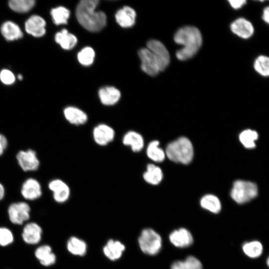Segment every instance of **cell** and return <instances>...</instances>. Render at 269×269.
<instances>
[{
	"mask_svg": "<svg viewBox=\"0 0 269 269\" xmlns=\"http://www.w3.org/2000/svg\"><path fill=\"white\" fill-rule=\"evenodd\" d=\"M98 0H82L78 4L76 16L79 23L91 32H98L106 25L107 17L102 11H95Z\"/></svg>",
	"mask_w": 269,
	"mask_h": 269,
	"instance_id": "6da1fadb",
	"label": "cell"
},
{
	"mask_svg": "<svg viewBox=\"0 0 269 269\" xmlns=\"http://www.w3.org/2000/svg\"><path fill=\"white\" fill-rule=\"evenodd\" d=\"M174 41L183 46L176 56L180 60H186L193 57L198 51L202 42L201 34L198 28L186 26L179 29L174 36Z\"/></svg>",
	"mask_w": 269,
	"mask_h": 269,
	"instance_id": "7a4b0ae2",
	"label": "cell"
},
{
	"mask_svg": "<svg viewBox=\"0 0 269 269\" xmlns=\"http://www.w3.org/2000/svg\"><path fill=\"white\" fill-rule=\"evenodd\" d=\"M165 154L172 161L188 164L193 156L192 144L187 138L179 137L167 145Z\"/></svg>",
	"mask_w": 269,
	"mask_h": 269,
	"instance_id": "3957f363",
	"label": "cell"
},
{
	"mask_svg": "<svg viewBox=\"0 0 269 269\" xmlns=\"http://www.w3.org/2000/svg\"><path fill=\"white\" fill-rule=\"evenodd\" d=\"M141 251L148 255L158 254L162 247V239L156 231L150 228L143 229L138 239Z\"/></svg>",
	"mask_w": 269,
	"mask_h": 269,
	"instance_id": "277c9868",
	"label": "cell"
},
{
	"mask_svg": "<svg viewBox=\"0 0 269 269\" xmlns=\"http://www.w3.org/2000/svg\"><path fill=\"white\" fill-rule=\"evenodd\" d=\"M258 193V187L255 183L239 180L233 184L231 196L237 203L243 204L255 198Z\"/></svg>",
	"mask_w": 269,
	"mask_h": 269,
	"instance_id": "5b68a950",
	"label": "cell"
},
{
	"mask_svg": "<svg viewBox=\"0 0 269 269\" xmlns=\"http://www.w3.org/2000/svg\"><path fill=\"white\" fill-rule=\"evenodd\" d=\"M30 208L24 202L12 203L8 208V215L10 222L15 225H21L30 218Z\"/></svg>",
	"mask_w": 269,
	"mask_h": 269,
	"instance_id": "8992f818",
	"label": "cell"
},
{
	"mask_svg": "<svg viewBox=\"0 0 269 269\" xmlns=\"http://www.w3.org/2000/svg\"><path fill=\"white\" fill-rule=\"evenodd\" d=\"M138 54L141 61V68L144 72L153 76L160 71L156 57L147 48L140 49Z\"/></svg>",
	"mask_w": 269,
	"mask_h": 269,
	"instance_id": "52a82bcc",
	"label": "cell"
},
{
	"mask_svg": "<svg viewBox=\"0 0 269 269\" xmlns=\"http://www.w3.org/2000/svg\"><path fill=\"white\" fill-rule=\"evenodd\" d=\"M147 48L156 57L160 71L164 70L170 61L169 54L164 44L157 40H150L147 43Z\"/></svg>",
	"mask_w": 269,
	"mask_h": 269,
	"instance_id": "ba28073f",
	"label": "cell"
},
{
	"mask_svg": "<svg viewBox=\"0 0 269 269\" xmlns=\"http://www.w3.org/2000/svg\"><path fill=\"white\" fill-rule=\"evenodd\" d=\"M115 136L114 130L105 124H100L93 130V137L95 142L100 146H105L111 143Z\"/></svg>",
	"mask_w": 269,
	"mask_h": 269,
	"instance_id": "9c48e42d",
	"label": "cell"
},
{
	"mask_svg": "<svg viewBox=\"0 0 269 269\" xmlns=\"http://www.w3.org/2000/svg\"><path fill=\"white\" fill-rule=\"evenodd\" d=\"M16 159L20 167L25 171H34L39 167V161L36 152L32 149L19 151Z\"/></svg>",
	"mask_w": 269,
	"mask_h": 269,
	"instance_id": "30bf717a",
	"label": "cell"
},
{
	"mask_svg": "<svg viewBox=\"0 0 269 269\" xmlns=\"http://www.w3.org/2000/svg\"><path fill=\"white\" fill-rule=\"evenodd\" d=\"M48 188L53 192V199L56 202L63 203L68 200L70 189L68 184L62 180H52L48 184Z\"/></svg>",
	"mask_w": 269,
	"mask_h": 269,
	"instance_id": "8fae6325",
	"label": "cell"
},
{
	"mask_svg": "<svg viewBox=\"0 0 269 269\" xmlns=\"http://www.w3.org/2000/svg\"><path fill=\"white\" fill-rule=\"evenodd\" d=\"M231 30L238 36L243 39L251 38L255 32L254 27L251 21L244 18H239L231 24Z\"/></svg>",
	"mask_w": 269,
	"mask_h": 269,
	"instance_id": "7c38bea8",
	"label": "cell"
},
{
	"mask_svg": "<svg viewBox=\"0 0 269 269\" xmlns=\"http://www.w3.org/2000/svg\"><path fill=\"white\" fill-rule=\"evenodd\" d=\"M46 22L40 16L33 15L29 17L25 23V29L31 35L40 37L45 32Z\"/></svg>",
	"mask_w": 269,
	"mask_h": 269,
	"instance_id": "4fadbf2b",
	"label": "cell"
},
{
	"mask_svg": "<svg viewBox=\"0 0 269 269\" xmlns=\"http://www.w3.org/2000/svg\"><path fill=\"white\" fill-rule=\"evenodd\" d=\"M42 233V229L38 224L30 222L24 226L21 236L22 240L26 244L35 245L40 241Z\"/></svg>",
	"mask_w": 269,
	"mask_h": 269,
	"instance_id": "5bb4252c",
	"label": "cell"
},
{
	"mask_svg": "<svg viewBox=\"0 0 269 269\" xmlns=\"http://www.w3.org/2000/svg\"><path fill=\"white\" fill-rule=\"evenodd\" d=\"M169 239L174 246L178 248L189 247L192 245L193 241L191 233L183 228L173 231L170 234Z\"/></svg>",
	"mask_w": 269,
	"mask_h": 269,
	"instance_id": "9a60e30c",
	"label": "cell"
},
{
	"mask_svg": "<svg viewBox=\"0 0 269 269\" xmlns=\"http://www.w3.org/2000/svg\"><path fill=\"white\" fill-rule=\"evenodd\" d=\"M21 193L23 198L27 200L37 199L42 195L40 184L35 179L28 178L22 184Z\"/></svg>",
	"mask_w": 269,
	"mask_h": 269,
	"instance_id": "2e32d148",
	"label": "cell"
},
{
	"mask_svg": "<svg viewBox=\"0 0 269 269\" xmlns=\"http://www.w3.org/2000/svg\"><path fill=\"white\" fill-rule=\"evenodd\" d=\"M115 18L121 27H130L135 23L136 12L133 8L125 6L117 12Z\"/></svg>",
	"mask_w": 269,
	"mask_h": 269,
	"instance_id": "e0dca14e",
	"label": "cell"
},
{
	"mask_svg": "<svg viewBox=\"0 0 269 269\" xmlns=\"http://www.w3.org/2000/svg\"><path fill=\"white\" fill-rule=\"evenodd\" d=\"M63 113L66 120L72 125H82L88 121L87 115L84 111L75 107H66L64 109Z\"/></svg>",
	"mask_w": 269,
	"mask_h": 269,
	"instance_id": "ac0fdd59",
	"label": "cell"
},
{
	"mask_svg": "<svg viewBox=\"0 0 269 269\" xmlns=\"http://www.w3.org/2000/svg\"><path fill=\"white\" fill-rule=\"evenodd\" d=\"M125 250V245L120 241L110 239L103 247V251L108 259L114 261L122 257Z\"/></svg>",
	"mask_w": 269,
	"mask_h": 269,
	"instance_id": "d6986e66",
	"label": "cell"
},
{
	"mask_svg": "<svg viewBox=\"0 0 269 269\" xmlns=\"http://www.w3.org/2000/svg\"><path fill=\"white\" fill-rule=\"evenodd\" d=\"M34 255L40 264L45 267L52 266L56 261V255L52 252L51 247L48 245L38 247L35 251Z\"/></svg>",
	"mask_w": 269,
	"mask_h": 269,
	"instance_id": "ffe728a7",
	"label": "cell"
},
{
	"mask_svg": "<svg viewBox=\"0 0 269 269\" xmlns=\"http://www.w3.org/2000/svg\"><path fill=\"white\" fill-rule=\"evenodd\" d=\"M99 96L103 105L112 106L119 101L121 97V92L114 87L107 86L100 89Z\"/></svg>",
	"mask_w": 269,
	"mask_h": 269,
	"instance_id": "44dd1931",
	"label": "cell"
},
{
	"mask_svg": "<svg viewBox=\"0 0 269 269\" xmlns=\"http://www.w3.org/2000/svg\"><path fill=\"white\" fill-rule=\"evenodd\" d=\"M122 141L125 145L130 146L134 152L140 151L144 145V139L142 135L133 131L127 132L123 136Z\"/></svg>",
	"mask_w": 269,
	"mask_h": 269,
	"instance_id": "7402d4cb",
	"label": "cell"
},
{
	"mask_svg": "<svg viewBox=\"0 0 269 269\" xmlns=\"http://www.w3.org/2000/svg\"><path fill=\"white\" fill-rule=\"evenodd\" d=\"M0 31L3 37L8 41L17 40L23 36L19 26L11 21L4 22L1 26Z\"/></svg>",
	"mask_w": 269,
	"mask_h": 269,
	"instance_id": "603a6c76",
	"label": "cell"
},
{
	"mask_svg": "<svg viewBox=\"0 0 269 269\" xmlns=\"http://www.w3.org/2000/svg\"><path fill=\"white\" fill-rule=\"evenodd\" d=\"M55 40L61 47L65 50L73 48L77 42L76 36L69 33L66 29L56 33L55 36Z\"/></svg>",
	"mask_w": 269,
	"mask_h": 269,
	"instance_id": "cb8c5ba5",
	"label": "cell"
},
{
	"mask_svg": "<svg viewBox=\"0 0 269 269\" xmlns=\"http://www.w3.org/2000/svg\"><path fill=\"white\" fill-rule=\"evenodd\" d=\"M66 247L68 251L75 256H83L87 250L86 242L76 237H71L69 239Z\"/></svg>",
	"mask_w": 269,
	"mask_h": 269,
	"instance_id": "d4e9b609",
	"label": "cell"
},
{
	"mask_svg": "<svg viewBox=\"0 0 269 269\" xmlns=\"http://www.w3.org/2000/svg\"><path fill=\"white\" fill-rule=\"evenodd\" d=\"M163 177L161 169L152 164L147 165L146 170L143 174L144 180L148 183L156 185L160 183Z\"/></svg>",
	"mask_w": 269,
	"mask_h": 269,
	"instance_id": "484cf974",
	"label": "cell"
},
{
	"mask_svg": "<svg viewBox=\"0 0 269 269\" xmlns=\"http://www.w3.org/2000/svg\"><path fill=\"white\" fill-rule=\"evenodd\" d=\"M201 206L210 212L216 214L221 209V204L219 198L212 194L204 196L200 200Z\"/></svg>",
	"mask_w": 269,
	"mask_h": 269,
	"instance_id": "4316f807",
	"label": "cell"
},
{
	"mask_svg": "<svg viewBox=\"0 0 269 269\" xmlns=\"http://www.w3.org/2000/svg\"><path fill=\"white\" fill-rule=\"evenodd\" d=\"M170 269H203L200 261L194 256H190L184 261L174 262Z\"/></svg>",
	"mask_w": 269,
	"mask_h": 269,
	"instance_id": "83f0119b",
	"label": "cell"
},
{
	"mask_svg": "<svg viewBox=\"0 0 269 269\" xmlns=\"http://www.w3.org/2000/svg\"><path fill=\"white\" fill-rule=\"evenodd\" d=\"M159 143L157 140L152 141L148 144L146 149L147 156L152 160L157 162L162 161L165 156V152L158 147Z\"/></svg>",
	"mask_w": 269,
	"mask_h": 269,
	"instance_id": "f1b7e54d",
	"label": "cell"
},
{
	"mask_svg": "<svg viewBox=\"0 0 269 269\" xmlns=\"http://www.w3.org/2000/svg\"><path fill=\"white\" fill-rule=\"evenodd\" d=\"M253 67L260 75L269 77V57L265 55L258 56L254 60Z\"/></svg>",
	"mask_w": 269,
	"mask_h": 269,
	"instance_id": "f546056e",
	"label": "cell"
},
{
	"mask_svg": "<svg viewBox=\"0 0 269 269\" xmlns=\"http://www.w3.org/2000/svg\"><path fill=\"white\" fill-rule=\"evenodd\" d=\"M35 3L34 0H11L8 2V5L14 11L24 13L31 9Z\"/></svg>",
	"mask_w": 269,
	"mask_h": 269,
	"instance_id": "4dcf8cb0",
	"label": "cell"
},
{
	"mask_svg": "<svg viewBox=\"0 0 269 269\" xmlns=\"http://www.w3.org/2000/svg\"><path fill=\"white\" fill-rule=\"evenodd\" d=\"M51 15L54 23L56 25L67 23L70 16V11L63 6H58L52 9Z\"/></svg>",
	"mask_w": 269,
	"mask_h": 269,
	"instance_id": "1f68e13d",
	"label": "cell"
},
{
	"mask_svg": "<svg viewBox=\"0 0 269 269\" xmlns=\"http://www.w3.org/2000/svg\"><path fill=\"white\" fill-rule=\"evenodd\" d=\"M244 253L252 258H258L261 255L263 250L262 244L257 241L245 243L243 246Z\"/></svg>",
	"mask_w": 269,
	"mask_h": 269,
	"instance_id": "d6a6232c",
	"label": "cell"
},
{
	"mask_svg": "<svg viewBox=\"0 0 269 269\" xmlns=\"http://www.w3.org/2000/svg\"><path fill=\"white\" fill-rule=\"evenodd\" d=\"M258 138V134L255 131L246 130L243 131L239 135V139L243 145L247 148H252L256 146L255 140Z\"/></svg>",
	"mask_w": 269,
	"mask_h": 269,
	"instance_id": "836d02e7",
	"label": "cell"
},
{
	"mask_svg": "<svg viewBox=\"0 0 269 269\" xmlns=\"http://www.w3.org/2000/svg\"><path fill=\"white\" fill-rule=\"evenodd\" d=\"M95 51L90 47L83 48L78 54L77 58L79 62L84 66L91 65L94 60Z\"/></svg>",
	"mask_w": 269,
	"mask_h": 269,
	"instance_id": "e575fe53",
	"label": "cell"
},
{
	"mask_svg": "<svg viewBox=\"0 0 269 269\" xmlns=\"http://www.w3.org/2000/svg\"><path fill=\"white\" fill-rule=\"evenodd\" d=\"M13 240V234L10 230L6 227H0V246H7L12 244Z\"/></svg>",
	"mask_w": 269,
	"mask_h": 269,
	"instance_id": "d590c367",
	"label": "cell"
},
{
	"mask_svg": "<svg viewBox=\"0 0 269 269\" xmlns=\"http://www.w3.org/2000/svg\"><path fill=\"white\" fill-rule=\"evenodd\" d=\"M0 80L7 85L12 84L15 80L13 73L8 69H3L0 72Z\"/></svg>",
	"mask_w": 269,
	"mask_h": 269,
	"instance_id": "8d00e7d4",
	"label": "cell"
},
{
	"mask_svg": "<svg viewBox=\"0 0 269 269\" xmlns=\"http://www.w3.org/2000/svg\"><path fill=\"white\" fill-rule=\"evenodd\" d=\"M228 1L234 9L240 8L247 3L245 0H230Z\"/></svg>",
	"mask_w": 269,
	"mask_h": 269,
	"instance_id": "74e56055",
	"label": "cell"
},
{
	"mask_svg": "<svg viewBox=\"0 0 269 269\" xmlns=\"http://www.w3.org/2000/svg\"><path fill=\"white\" fill-rule=\"evenodd\" d=\"M7 140L6 137L0 134V156L1 155L7 146Z\"/></svg>",
	"mask_w": 269,
	"mask_h": 269,
	"instance_id": "f35d334b",
	"label": "cell"
},
{
	"mask_svg": "<svg viewBox=\"0 0 269 269\" xmlns=\"http://www.w3.org/2000/svg\"><path fill=\"white\" fill-rule=\"evenodd\" d=\"M262 19L269 26V6L265 7L262 12Z\"/></svg>",
	"mask_w": 269,
	"mask_h": 269,
	"instance_id": "ab89813d",
	"label": "cell"
},
{
	"mask_svg": "<svg viewBox=\"0 0 269 269\" xmlns=\"http://www.w3.org/2000/svg\"><path fill=\"white\" fill-rule=\"evenodd\" d=\"M4 188L3 186L0 183V201L2 199L4 196Z\"/></svg>",
	"mask_w": 269,
	"mask_h": 269,
	"instance_id": "60d3db41",
	"label": "cell"
},
{
	"mask_svg": "<svg viewBox=\"0 0 269 269\" xmlns=\"http://www.w3.org/2000/svg\"><path fill=\"white\" fill-rule=\"evenodd\" d=\"M17 78L19 80H22V76L21 75H18L17 76Z\"/></svg>",
	"mask_w": 269,
	"mask_h": 269,
	"instance_id": "b9f144b4",
	"label": "cell"
},
{
	"mask_svg": "<svg viewBox=\"0 0 269 269\" xmlns=\"http://www.w3.org/2000/svg\"><path fill=\"white\" fill-rule=\"evenodd\" d=\"M267 265H268V267H269V257L267 259Z\"/></svg>",
	"mask_w": 269,
	"mask_h": 269,
	"instance_id": "7bdbcfd3",
	"label": "cell"
}]
</instances>
